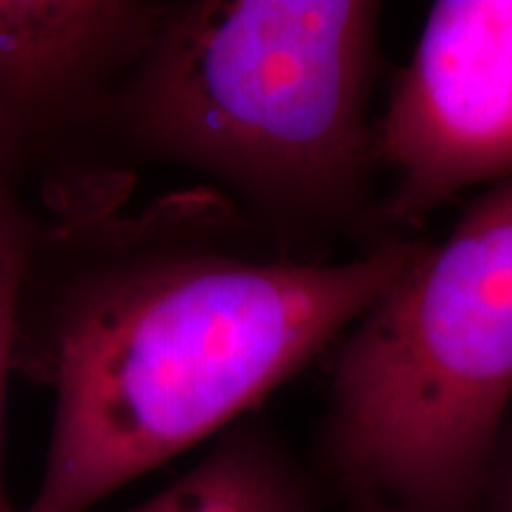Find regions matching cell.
Returning <instances> with one entry per match:
<instances>
[{"label":"cell","instance_id":"obj_5","mask_svg":"<svg viewBox=\"0 0 512 512\" xmlns=\"http://www.w3.org/2000/svg\"><path fill=\"white\" fill-rule=\"evenodd\" d=\"M159 0H0V112L38 188L102 174L107 107L162 12Z\"/></svg>","mask_w":512,"mask_h":512},{"label":"cell","instance_id":"obj_9","mask_svg":"<svg viewBox=\"0 0 512 512\" xmlns=\"http://www.w3.org/2000/svg\"><path fill=\"white\" fill-rule=\"evenodd\" d=\"M349 512H399L389 505H384L380 501H373V498H361V501H351Z\"/></svg>","mask_w":512,"mask_h":512},{"label":"cell","instance_id":"obj_4","mask_svg":"<svg viewBox=\"0 0 512 512\" xmlns=\"http://www.w3.org/2000/svg\"><path fill=\"white\" fill-rule=\"evenodd\" d=\"M392 188L377 221L415 226L512 178V0H439L375 124Z\"/></svg>","mask_w":512,"mask_h":512},{"label":"cell","instance_id":"obj_3","mask_svg":"<svg viewBox=\"0 0 512 512\" xmlns=\"http://www.w3.org/2000/svg\"><path fill=\"white\" fill-rule=\"evenodd\" d=\"M512 411V178L344 332L320 453L349 501L475 512Z\"/></svg>","mask_w":512,"mask_h":512},{"label":"cell","instance_id":"obj_6","mask_svg":"<svg viewBox=\"0 0 512 512\" xmlns=\"http://www.w3.org/2000/svg\"><path fill=\"white\" fill-rule=\"evenodd\" d=\"M126 512H318V503L283 441L245 418L166 489Z\"/></svg>","mask_w":512,"mask_h":512},{"label":"cell","instance_id":"obj_1","mask_svg":"<svg viewBox=\"0 0 512 512\" xmlns=\"http://www.w3.org/2000/svg\"><path fill=\"white\" fill-rule=\"evenodd\" d=\"M112 185L38 192L15 375L53 394L36 494L19 512H88L245 420L356 323L427 240L344 261L292 259L214 190L126 211Z\"/></svg>","mask_w":512,"mask_h":512},{"label":"cell","instance_id":"obj_2","mask_svg":"<svg viewBox=\"0 0 512 512\" xmlns=\"http://www.w3.org/2000/svg\"><path fill=\"white\" fill-rule=\"evenodd\" d=\"M375 0H178L107 107L100 166L209 178L275 247L356 228L373 207Z\"/></svg>","mask_w":512,"mask_h":512},{"label":"cell","instance_id":"obj_7","mask_svg":"<svg viewBox=\"0 0 512 512\" xmlns=\"http://www.w3.org/2000/svg\"><path fill=\"white\" fill-rule=\"evenodd\" d=\"M43 228L38 178L17 133L0 114V512H19L5 484V406L15 375L19 311Z\"/></svg>","mask_w":512,"mask_h":512},{"label":"cell","instance_id":"obj_8","mask_svg":"<svg viewBox=\"0 0 512 512\" xmlns=\"http://www.w3.org/2000/svg\"><path fill=\"white\" fill-rule=\"evenodd\" d=\"M475 512H512V411L491 456Z\"/></svg>","mask_w":512,"mask_h":512}]
</instances>
